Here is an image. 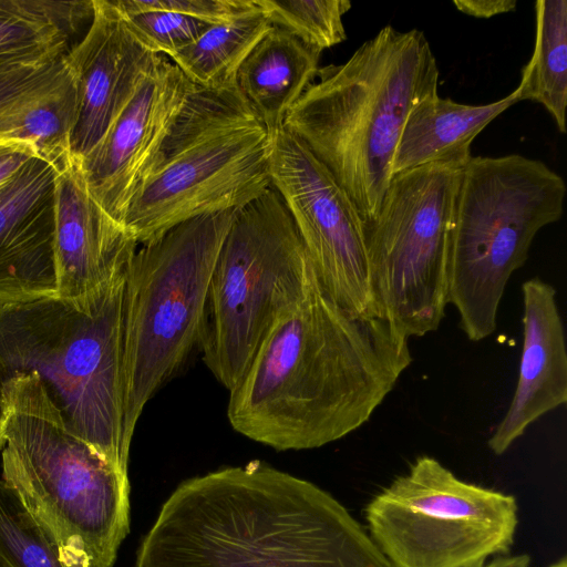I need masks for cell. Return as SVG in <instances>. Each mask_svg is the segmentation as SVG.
I'll return each instance as SVG.
<instances>
[{"label":"cell","mask_w":567,"mask_h":567,"mask_svg":"<svg viewBox=\"0 0 567 567\" xmlns=\"http://www.w3.org/2000/svg\"><path fill=\"white\" fill-rule=\"evenodd\" d=\"M453 3L463 13L476 18H491L511 12L517 6L516 0H454Z\"/></svg>","instance_id":"cell-29"},{"label":"cell","mask_w":567,"mask_h":567,"mask_svg":"<svg viewBox=\"0 0 567 567\" xmlns=\"http://www.w3.org/2000/svg\"><path fill=\"white\" fill-rule=\"evenodd\" d=\"M319 282L272 185L235 210L210 277L199 340L223 386H236L268 332Z\"/></svg>","instance_id":"cell-8"},{"label":"cell","mask_w":567,"mask_h":567,"mask_svg":"<svg viewBox=\"0 0 567 567\" xmlns=\"http://www.w3.org/2000/svg\"><path fill=\"white\" fill-rule=\"evenodd\" d=\"M135 567H393L330 493L264 462L182 482Z\"/></svg>","instance_id":"cell-2"},{"label":"cell","mask_w":567,"mask_h":567,"mask_svg":"<svg viewBox=\"0 0 567 567\" xmlns=\"http://www.w3.org/2000/svg\"><path fill=\"white\" fill-rule=\"evenodd\" d=\"M567 187L539 159L472 156L460 169L449 230V303L471 341L496 329L511 276L537 233L558 221Z\"/></svg>","instance_id":"cell-7"},{"label":"cell","mask_w":567,"mask_h":567,"mask_svg":"<svg viewBox=\"0 0 567 567\" xmlns=\"http://www.w3.org/2000/svg\"><path fill=\"white\" fill-rule=\"evenodd\" d=\"M536 37L533 55L522 70L518 100L542 104L560 133H566L567 1L535 3Z\"/></svg>","instance_id":"cell-23"},{"label":"cell","mask_w":567,"mask_h":567,"mask_svg":"<svg viewBox=\"0 0 567 567\" xmlns=\"http://www.w3.org/2000/svg\"><path fill=\"white\" fill-rule=\"evenodd\" d=\"M439 68L425 34L383 27L317 81L287 114L297 136L371 220L392 177V162L411 110L437 94Z\"/></svg>","instance_id":"cell-3"},{"label":"cell","mask_w":567,"mask_h":567,"mask_svg":"<svg viewBox=\"0 0 567 567\" xmlns=\"http://www.w3.org/2000/svg\"><path fill=\"white\" fill-rule=\"evenodd\" d=\"M58 168L56 297L83 310L125 272L140 245L93 198L73 157Z\"/></svg>","instance_id":"cell-15"},{"label":"cell","mask_w":567,"mask_h":567,"mask_svg":"<svg viewBox=\"0 0 567 567\" xmlns=\"http://www.w3.org/2000/svg\"><path fill=\"white\" fill-rule=\"evenodd\" d=\"M270 23L319 52L347 39L348 0H256Z\"/></svg>","instance_id":"cell-25"},{"label":"cell","mask_w":567,"mask_h":567,"mask_svg":"<svg viewBox=\"0 0 567 567\" xmlns=\"http://www.w3.org/2000/svg\"><path fill=\"white\" fill-rule=\"evenodd\" d=\"M118 10L132 33L147 50L167 58L195 42L213 24L167 10Z\"/></svg>","instance_id":"cell-26"},{"label":"cell","mask_w":567,"mask_h":567,"mask_svg":"<svg viewBox=\"0 0 567 567\" xmlns=\"http://www.w3.org/2000/svg\"><path fill=\"white\" fill-rule=\"evenodd\" d=\"M0 567H63L59 551L18 493L0 480Z\"/></svg>","instance_id":"cell-24"},{"label":"cell","mask_w":567,"mask_h":567,"mask_svg":"<svg viewBox=\"0 0 567 567\" xmlns=\"http://www.w3.org/2000/svg\"><path fill=\"white\" fill-rule=\"evenodd\" d=\"M530 557L527 554L503 555L495 557L483 567H530Z\"/></svg>","instance_id":"cell-30"},{"label":"cell","mask_w":567,"mask_h":567,"mask_svg":"<svg viewBox=\"0 0 567 567\" xmlns=\"http://www.w3.org/2000/svg\"><path fill=\"white\" fill-rule=\"evenodd\" d=\"M2 481L20 496L63 567H113L130 533V481L72 433L34 373L0 384Z\"/></svg>","instance_id":"cell-4"},{"label":"cell","mask_w":567,"mask_h":567,"mask_svg":"<svg viewBox=\"0 0 567 567\" xmlns=\"http://www.w3.org/2000/svg\"><path fill=\"white\" fill-rule=\"evenodd\" d=\"M523 348L517 385L504 417L488 439L502 455L527 427L567 402V352L556 290L540 278L522 286Z\"/></svg>","instance_id":"cell-17"},{"label":"cell","mask_w":567,"mask_h":567,"mask_svg":"<svg viewBox=\"0 0 567 567\" xmlns=\"http://www.w3.org/2000/svg\"><path fill=\"white\" fill-rule=\"evenodd\" d=\"M92 0H0V68L69 53Z\"/></svg>","instance_id":"cell-21"},{"label":"cell","mask_w":567,"mask_h":567,"mask_svg":"<svg viewBox=\"0 0 567 567\" xmlns=\"http://www.w3.org/2000/svg\"><path fill=\"white\" fill-rule=\"evenodd\" d=\"M271 134V185L281 196L323 289L355 316H381L371 288L364 221L354 203L297 136L284 126Z\"/></svg>","instance_id":"cell-12"},{"label":"cell","mask_w":567,"mask_h":567,"mask_svg":"<svg viewBox=\"0 0 567 567\" xmlns=\"http://www.w3.org/2000/svg\"><path fill=\"white\" fill-rule=\"evenodd\" d=\"M548 567H567V559L566 557H561L559 560L553 563Z\"/></svg>","instance_id":"cell-32"},{"label":"cell","mask_w":567,"mask_h":567,"mask_svg":"<svg viewBox=\"0 0 567 567\" xmlns=\"http://www.w3.org/2000/svg\"><path fill=\"white\" fill-rule=\"evenodd\" d=\"M91 22L68 53L76 84L70 154L85 157L162 58L132 33L113 0H92Z\"/></svg>","instance_id":"cell-14"},{"label":"cell","mask_w":567,"mask_h":567,"mask_svg":"<svg viewBox=\"0 0 567 567\" xmlns=\"http://www.w3.org/2000/svg\"><path fill=\"white\" fill-rule=\"evenodd\" d=\"M235 210L174 226L140 245L126 268L124 435L128 444L146 403L199 346L210 277Z\"/></svg>","instance_id":"cell-9"},{"label":"cell","mask_w":567,"mask_h":567,"mask_svg":"<svg viewBox=\"0 0 567 567\" xmlns=\"http://www.w3.org/2000/svg\"><path fill=\"white\" fill-rule=\"evenodd\" d=\"M272 134L236 86L195 85L125 213L138 245L186 220L235 210L271 186Z\"/></svg>","instance_id":"cell-6"},{"label":"cell","mask_w":567,"mask_h":567,"mask_svg":"<svg viewBox=\"0 0 567 567\" xmlns=\"http://www.w3.org/2000/svg\"><path fill=\"white\" fill-rule=\"evenodd\" d=\"M123 11L167 10L217 24L254 8V0H114Z\"/></svg>","instance_id":"cell-27"},{"label":"cell","mask_w":567,"mask_h":567,"mask_svg":"<svg viewBox=\"0 0 567 567\" xmlns=\"http://www.w3.org/2000/svg\"><path fill=\"white\" fill-rule=\"evenodd\" d=\"M4 444H6V439H4V411H3L2 401L0 399V449L3 447Z\"/></svg>","instance_id":"cell-31"},{"label":"cell","mask_w":567,"mask_h":567,"mask_svg":"<svg viewBox=\"0 0 567 567\" xmlns=\"http://www.w3.org/2000/svg\"><path fill=\"white\" fill-rule=\"evenodd\" d=\"M37 156L40 155L30 145L19 143L0 144V186L14 177L27 163Z\"/></svg>","instance_id":"cell-28"},{"label":"cell","mask_w":567,"mask_h":567,"mask_svg":"<svg viewBox=\"0 0 567 567\" xmlns=\"http://www.w3.org/2000/svg\"><path fill=\"white\" fill-rule=\"evenodd\" d=\"M126 270L86 309L0 300V384L34 373L66 427L127 474L123 302Z\"/></svg>","instance_id":"cell-5"},{"label":"cell","mask_w":567,"mask_h":567,"mask_svg":"<svg viewBox=\"0 0 567 567\" xmlns=\"http://www.w3.org/2000/svg\"><path fill=\"white\" fill-rule=\"evenodd\" d=\"M462 166L432 163L393 175L364 223L375 305L409 339L437 330L449 305V230Z\"/></svg>","instance_id":"cell-11"},{"label":"cell","mask_w":567,"mask_h":567,"mask_svg":"<svg viewBox=\"0 0 567 567\" xmlns=\"http://www.w3.org/2000/svg\"><path fill=\"white\" fill-rule=\"evenodd\" d=\"M320 54L272 25L240 65L235 85L270 133L316 80Z\"/></svg>","instance_id":"cell-20"},{"label":"cell","mask_w":567,"mask_h":567,"mask_svg":"<svg viewBox=\"0 0 567 567\" xmlns=\"http://www.w3.org/2000/svg\"><path fill=\"white\" fill-rule=\"evenodd\" d=\"M75 116L68 53L0 68V144L30 145L59 167L71 156Z\"/></svg>","instance_id":"cell-18"},{"label":"cell","mask_w":567,"mask_h":567,"mask_svg":"<svg viewBox=\"0 0 567 567\" xmlns=\"http://www.w3.org/2000/svg\"><path fill=\"white\" fill-rule=\"evenodd\" d=\"M516 89L488 104H462L431 95L415 105L403 125L392 176L432 163L464 165L474 138L499 114L518 103Z\"/></svg>","instance_id":"cell-19"},{"label":"cell","mask_w":567,"mask_h":567,"mask_svg":"<svg viewBox=\"0 0 567 567\" xmlns=\"http://www.w3.org/2000/svg\"><path fill=\"white\" fill-rule=\"evenodd\" d=\"M412 360L388 318L347 311L319 282L268 332L229 391L227 417L277 451L321 447L368 422Z\"/></svg>","instance_id":"cell-1"},{"label":"cell","mask_w":567,"mask_h":567,"mask_svg":"<svg viewBox=\"0 0 567 567\" xmlns=\"http://www.w3.org/2000/svg\"><path fill=\"white\" fill-rule=\"evenodd\" d=\"M254 2L250 10L212 24L195 42L168 59L198 87L236 86L240 65L272 27L256 0Z\"/></svg>","instance_id":"cell-22"},{"label":"cell","mask_w":567,"mask_h":567,"mask_svg":"<svg viewBox=\"0 0 567 567\" xmlns=\"http://www.w3.org/2000/svg\"><path fill=\"white\" fill-rule=\"evenodd\" d=\"M194 89L195 84L162 55L100 143L82 159L74 158L93 198L122 225L147 168Z\"/></svg>","instance_id":"cell-13"},{"label":"cell","mask_w":567,"mask_h":567,"mask_svg":"<svg viewBox=\"0 0 567 567\" xmlns=\"http://www.w3.org/2000/svg\"><path fill=\"white\" fill-rule=\"evenodd\" d=\"M368 534L393 567H483L508 555L515 496L465 482L422 455L364 508Z\"/></svg>","instance_id":"cell-10"},{"label":"cell","mask_w":567,"mask_h":567,"mask_svg":"<svg viewBox=\"0 0 567 567\" xmlns=\"http://www.w3.org/2000/svg\"><path fill=\"white\" fill-rule=\"evenodd\" d=\"M58 167L32 158L0 186V300L56 297L55 179Z\"/></svg>","instance_id":"cell-16"}]
</instances>
